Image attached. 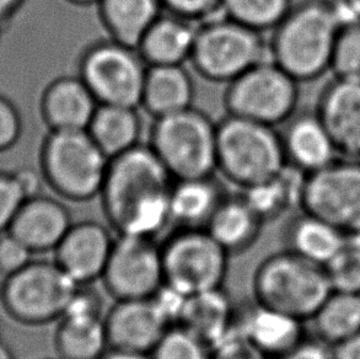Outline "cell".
Wrapping results in <instances>:
<instances>
[{
    "label": "cell",
    "mask_w": 360,
    "mask_h": 359,
    "mask_svg": "<svg viewBox=\"0 0 360 359\" xmlns=\"http://www.w3.org/2000/svg\"><path fill=\"white\" fill-rule=\"evenodd\" d=\"M59 359V358H58Z\"/></svg>",
    "instance_id": "cell-54"
},
{
    "label": "cell",
    "mask_w": 360,
    "mask_h": 359,
    "mask_svg": "<svg viewBox=\"0 0 360 359\" xmlns=\"http://www.w3.org/2000/svg\"><path fill=\"white\" fill-rule=\"evenodd\" d=\"M195 83L184 65H151L146 70L141 106L154 118L193 106Z\"/></svg>",
    "instance_id": "cell-23"
},
{
    "label": "cell",
    "mask_w": 360,
    "mask_h": 359,
    "mask_svg": "<svg viewBox=\"0 0 360 359\" xmlns=\"http://www.w3.org/2000/svg\"><path fill=\"white\" fill-rule=\"evenodd\" d=\"M59 359H100L110 348L105 316L64 315L54 332Z\"/></svg>",
    "instance_id": "cell-30"
},
{
    "label": "cell",
    "mask_w": 360,
    "mask_h": 359,
    "mask_svg": "<svg viewBox=\"0 0 360 359\" xmlns=\"http://www.w3.org/2000/svg\"><path fill=\"white\" fill-rule=\"evenodd\" d=\"M315 337L335 347L360 331V296L332 291L311 319Z\"/></svg>",
    "instance_id": "cell-31"
},
{
    "label": "cell",
    "mask_w": 360,
    "mask_h": 359,
    "mask_svg": "<svg viewBox=\"0 0 360 359\" xmlns=\"http://www.w3.org/2000/svg\"><path fill=\"white\" fill-rule=\"evenodd\" d=\"M64 315L103 316V296L89 284H80L69 301Z\"/></svg>",
    "instance_id": "cell-42"
},
{
    "label": "cell",
    "mask_w": 360,
    "mask_h": 359,
    "mask_svg": "<svg viewBox=\"0 0 360 359\" xmlns=\"http://www.w3.org/2000/svg\"><path fill=\"white\" fill-rule=\"evenodd\" d=\"M113 241L110 229L96 220L73 223L54 250V261L78 284H90L103 276Z\"/></svg>",
    "instance_id": "cell-14"
},
{
    "label": "cell",
    "mask_w": 360,
    "mask_h": 359,
    "mask_svg": "<svg viewBox=\"0 0 360 359\" xmlns=\"http://www.w3.org/2000/svg\"><path fill=\"white\" fill-rule=\"evenodd\" d=\"M331 72L337 78L360 80V20H348L337 37Z\"/></svg>",
    "instance_id": "cell-34"
},
{
    "label": "cell",
    "mask_w": 360,
    "mask_h": 359,
    "mask_svg": "<svg viewBox=\"0 0 360 359\" xmlns=\"http://www.w3.org/2000/svg\"><path fill=\"white\" fill-rule=\"evenodd\" d=\"M252 289L255 301L305 322L331 294L332 286L323 265L284 248L259 263Z\"/></svg>",
    "instance_id": "cell-3"
},
{
    "label": "cell",
    "mask_w": 360,
    "mask_h": 359,
    "mask_svg": "<svg viewBox=\"0 0 360 359\" xmlns=\"http://www.w3.org/2000/svg\"><path fill=\"white\" fill-rule=\"evenodd\" d=\"M283 240L284 248L323 266L347 243L345 234L304 210L288 220L283 230Z\"/></svg>",
    "instance_id": "cell-26"
},
{
    "label": "cell",
    "mask_w": 360,
    "mask_h": 359,
    "mask_svg": "<svg viewBox=\"0 0 360 359\" xmlns=\"http://www.w3.org/2000/svg\"><path fill=\"white\" fill-rule=\"evenodd\" d=\"M267 59L262 32L221 15L198 24L190 62L205 80L229 84Z\"/></svg>",
    "instance_id": "cell-7"
},
{
    "label": "cell",
    "mask_w": 360,
    "mask_h": 359,
    "mask_svg": "<svg viewBox=\"0 0 360 359\" xmlns=\"http://www.w3.org/2000/svg\"><path fill=\"white\" fill-rule=\"evenodd\" d=\"M264 223L243 194H228L205 229L231 256L252 248L261 237Z\"/></svg>",
    "instance_id": "cell-24"
},
{
    "label": "cell",
    "mask_w": 360,
    "mask_h": 359,
    "mask_svg": "<svg viewBox=\"0 0 360 359\" xmlns=\"http://www.w3.org/2000/svg\"><path fill=\"white\" fill-rule=\"evenodd\" d=\"M98 8L110 39L134 49L164 10L160 0H100Z\"/></svg>",
    "instance_id": "cell-28"
},
{
    "label": "cell",
    "mask_w": 360,
    "mask_h": 359,
    "mask_svg": "<svg viewBox=\"0 0 360 359\" xmlns=\"http://www.w3.org/2000/svg\"><path fill=\"white\" fill-rule=\"evenodd\" d=\"M210 359H271L240 332L236 325L210 347Z\"/></svg>",
    "instance_id": "cell-37"
},
{
    "label": "cell",
    "mask_w": 360,
    "mask_h": 359,
    "mask_svg": "<svg viewBox=\"0 0 360 359\" xmlns=\"http://www.w3.org/2000/svg\"><path fill=\"white\" fill-rule=\"evenodd\" d=\"M236 308L224 286L188 296L180 325L212 347L234 326Z\"/></svg>",
    "instance_id": "cell-25"
},
{
    "label": "cell",
    "mask_w": 360,
    "mask_h": 359,
    "mask_svg": "<svg viewBox=\"0 0 360 359\" xmlns=\"http://www.w3.org/2000/svg\"><path fill=\"white\" fill-rule=\"evenodd\" d=\"M146 70L138 49L113 39L94 42L79 57L78 75L98 105L141 106Z\"/></svg>",
    "instance_id": "cell-10"
},
{
    "label": "cell",
    "mask_w": 360,
    "mask_h": 359,
    "mask_svg": "<svg viewBox=\"0 0 360 359\" xmlns=\"http://www.w3.org/2000/svg\"><path fill=\"white\" fill-rule=\"evenodd\" d=\"M315 112L338 154L360 159V80L333 77L319 94Z\"/></svg>",
    "instance_id": "cell-15"
},
{
    "label": "cell",
    "mask_w": 360,
    "mask_h": 359,
    "mask_svg": "<svg viewBox=\"0 0 360 359\" xmlns=\"http://www.w3.org/2000/svg\"><path fill=\"white\" fill-rule=\"evenodd\" d=\"M79 286L54 260H32L22 270L5 277L0 301L15 320L25 325H44L63 316Z\"/></svg>",
    "instance_id": "cell-8"
},
{
    "label": "cell",
    "mask_w": 360,
    "mask_h": 359,
    "mask_svg": "<svg viewBox=\"0 0 360 359\" xmlns=\"http://www.w3.org/2000/svg\"><path fill=\"white\" fill-rule=\"evenodd\" d=\"M300 83L267 59L228 84L224 103L229 115L268 126L284 125L297 111Z\"/></svg>",
    "instance_id": "cell-11"
},
{
    "label": "cell",
    "mask_w": 360,
    "mask_h": 359,
    "mask_svg": "<svg viewBox=\"0 0 360 359\" xmlns=\"http://www.w3.org/2000/svg\"><path fill=\"white\" fill-rule=\"evenodd\" d=\"M34 251L9 232L0 234V275L11 276L32 261Z\"/></svg>",
    "instance_id": "cell-40"
},
{
    "label": "cell",
    "mask_w": 360,
    "mask_h": 359,
    "mask_svg": "<svg viewBox=\"0 0 360 359\" xmlns=\"http://www.w3.org/2000/svg\"><path fill=\"white\" fill-rule=\"evenodd\" d=\"M348 21L340 0H302L272 30L269 58L297 79L314 82L331 70L337 37Z\"/></svg>",
    "instance_id": "cell-2"
},
{
    "label": "cell",
    "mask_w": 360,
    "mask_h": 359,
    "mask_svg": "<svg viewBox=\"0 0 360 359\" xmlns=\"http://www.w3.org/2000/svg\"><path fill=\"white\" fill-rule=\"evenodd\" d=\"M26 194L14 172L0 171V234L8 232Z\"/></svg>",
    "instance_id": "cell-38"
},
{
    "label": "cell",
    "mask_w": 360,
    "mask_h": 359,
    "mask_svg": "<svg viewBox=\"0 0 360 359\" xmlns=\"http://www.w3.org/2000/svg\"><path fill=\"white\" fill-rule=\"evenodd\" d=\"M347 241L352 244V245H354L356 248H360V232L359 233L353 234L351 237H348V238H347Z\"/></svg>",
    "instance_id": "cell-50"
},
{
    "label": "cell",
    "mask_w": 360,
    "mask_h": 359,
    "mask_svg": "<svg viewBox=\"0 0 360 359\" xmlns=\"http://www.w3.org/2000/svg\"><path fill=\"white\" fill-rule=\"evenodd\" d=\"M349 20H360V0H340Z\"/></svg>",
    "instance_id": "cell-47"
},
{
    "label": "cell",
    "mask_w": 360,
    "mask_h": 359,
    "mask_svg": "<svg viewBox=\"0 0 360 359\" xmlns=\"http://www.w3.org/2000/svg\"><path fill=\"white\" fill-rule=\"evenodd\" d=\"M100 359H151L146 353H139L133 351L120 350L110 347Z\"/></svg>",
    "instance_id": "cell-45"
},
{
    "label": "cell",
    "mask_w": 360,
    "mask_h": 359,
    "mask_svg": "<svg viewBox=\"0 0 360 359\" xmlns=\"http://www.w3.org/2000/svg\"><path fill=\"white\" fill-rule=\"evenodd\" d=\"M162 8L195 24L223 14V0H160Z\"/></svg>",
    "instance_id": "cell-39"
},
{
    "label": "cell",
    "mask_w": 360,
    "mask_h": 359,
    "mask_svg": "<svg viewBox=\"0 0 360 359\" xmlns=\"http://www.w3.org/2000/svg\"><path fill=\"white\" fill-rule=\"evenodd\" d=\"M218 130L207 113L192 106L155 118L149 146L175 180L214 175Z\"/></svg>",
    "instance_id": "cell-6"
},
{
    "label": "cell",
    "mask_w": 360,
    "mask_h": 359,
    "mask_svg": "<svg viewBox=\"0 0 360 359\" xmlns=\"http://www.w3.org/2000/svg\"><path fill=\"white\" fill-rule=\"evenodd\" d=\"M158 309L170 326L180 324L188 296L175 286L164 283L151 296Z\"/></svg>",
    "instance_id": "cell-41"
},
{
    "label": "cell",
    "mask_w": 360,
    "mask_h": 359,
    "mask_svg": "<svg viewBox=\"0 0 360 359\" xmlns=\"http://www.w3.org/2000/svg\"><path fill=\"white\" fill-rule=\"evenodd\" d=\"M335 359H360V331L351 339L333 347Z\"/></svg>",
    "instance_id": "cell-44"
},
{
    "label": "cell",
    "mask_w": 360,
    "mask_h": 359,
    "mask_svg": "<svg viewBox=\"0 0 360 359\" xmlns=\"http://www.w3.org/2000/svg\"><path fill=\"white\" fill-rule=\"evenodd\" d=\"M0 359H16L13 350L1 341H0Z\"/></svg>",
    "instance_id": "cell-48"
},
{
    "label": "cell",
    "mask_w": 360,
    "mask_h": 359,
    "mask_svg": "<svg viewBox=\"0 0 360 359\" xmlns=\"http://www.w3.org/2000/svg\"><path fill=\"white\" fill-rule=\"evenodd\" d=\"M198 24L177 15L161 14L136 46L148 67L184 65L190 61Z\"/></svg>",
    "instance_id": "cell-21"
},
{
    "label": "cell",
    "mask_w": 360,
    "mask_h": 359,
    "mask_svg": "<svg viewBox=\"0 0 360 359\" xmlns=\"http://www.w3.org/2000/svg\"><path fill=\"white\" fill-rule=\"evenodd\" d=\"M149 355L151 359H210V346L177 324L166 330Z\"/></svg>",
    "instance_id": "cell-33"
},
{
    "label": "cell",
    "mask_w": 360,
    "mask_h": 359,
    "mask_svg": "<svg viewBox=\"0 0 360 359\" xmlns=\"http://www.w3.org/2000/svg\"><path fill=\"white\" fill-rule=\"evenodd\" d=\"M98 106L93 92L79 75L53 79L39 99L41 116L49 131L88 130Z\"/></svg>",
    "instance_id": "cell-18"
},
{
    "label": "cell",
    "mask_w": 360,
    "mask_h": 359,
    "mask_svg": "<svg viewBox=\"0 0 360 359\" xmlns=\"http://www.w3.org/2000/svg\"><path fill=\"white\" fill-rule=\"evenodd\" d=\"M174 182L149 144L111 159L100 192L110 228L117 235L158 238L171 224Z\"/></svg>",
    "instance_id": "cell-1"
},
{
    "label": "cell",
    "mask_w": 360,
    "mask_h": 359,
    "mask_svg": "<svg viewBox=\"0 0 360 359\" xmlns=\"http://www.w3.org/2000/svg\"><path fill=\"white\" fill-rule=\"evenodd\" d=\"M165 283L187 296L224 286L230 255L205 228H176L161 243Z\"/></svg>",
    "instance_id": "cell-9"
},
{
    "label": "cell",
    "mask_w": 360,
    "mask_h": 359,
    "mask_svg": "<svg viewBox=\"0 0 360 359\" xmlns=\"http://www.w3.org/2000/svg\"><path fill=\"white\" fill-rule=\"evenodd\" d=\"M26 0H0V24L10 19Z\"/></svg>",
    "instance_id": "cell-46"
},
{
    "label": "cell",
    "mask_w": 360,
    "mask_h": 359,
    "mask_svg": "<svg viewBox=\"0 0 360 359\" xmlns=\"http://www.w3.org/2000/svg\"><path fill=\"white\" fill-rule=\"evenodd\" d=\"M101 281L116 301L151 298L165 283L161 244L148 237L117 235Z\"/></svg>",
    "instance_id": "cell-13"
},
{
    "label": "cell",
    "mask_w": 360,
    "mask_h": 359,
    "mask_svg": "<svg viewBox=\"0 0 360 359\" xmlns=\"http://www.w3.org/2000/svg\"><path fill=\"white\" fill-rule=\"evenodd\" d=\"M65 1H68L70 4L73 5H80V6H88V5H98V1L100 0H65Z\"/></svg>",
    "instance_id": "cell-49"
},
{
    "label": "cell",
    "mask_w": 360,
    "mask_h": 359,
    "mask_svg": "<svg viewBox=\"0 0 360 359\" xmlns=\"http://www.w3.org/2000/svg\"><path fill=\"white\" fill-rule=\"evenodd\" d=\"M300 208L325 220L346 238L360 232V159L338 156L305 175Z\"/></svg>",
    "instance_id": "cell-12"
},
{
    "label": "cell",
    "mask_w": 360,
    "mask_h": 359,
    "mask_svg": "<svg viewBox=\"0 0 360 359\" xmlns=\"http://www.w3.org/2000/svg\"><path fill=\"white\" fill-rule=\"evenodd\" d=\"M110 160L86 130L49 131L39 148L46 184L72 202H88L100 196Z\"/></svg>",
    "instance_id": "cell-4"
},
{
    "label": "cell",
    "mask_w": 360,
    "mask_h": 359,
    "mask_svg": "<svg viewBox=\"0 0 360 359\" xmlns=\"http://www.w3.org/2000/svg\"><path fill=\"white\" fill-rule=\"evenodd\" d=\"M24 117L13 92H0V151L16 146L24 136Z\"/></svg>",
    "instance_id": "cell-36"
},
{
    "label": "cell",
    "mask_w": 360,
    "mask_h": 359,
    "mask_svg": "<svg viewBox=\"0 0 360 359\" xmlns=\"http://www.w3.org/2000/svg\"><path fill=\"white\" fill-rule=\"evenodd\" d=\"M73 223L60 201L39 194L25 201L8 232L34 253H47L56 250Z\"/></svg>",
    "instance_id": "cell-20"
},
{
    "label": "cell",
    "mask_w": 360,
    "mask_h": 359,
    "mask_svg": "<svg viewBox=\"0 0 360 359\" xmlns=\"http://www.w3.org/2000/svg\"><path fill=\"white\" fill-rule=\"evenodd\" d=\"M217 130L218 171L241 189L271 179L288 165L276 127L228 113Z\"/></svg>",
    "instance_id": "cell-5"
},
{
    "label": "cell",
    "mask_w": 360,
    "mask_h": 359,
    "mask_svg": "<svg viewBox=\"0 0 360 359\" xmlns=\"http://www.w3.org/2000/svg\"><path fill=\"white\" fill-rule=\"evenodd\" d=\"M305 175L288 164L278 175L243 189V197L264 222L279 218L300 207Z\"/></svg>",
    "instance_id": "cell-29"
},
{
    "label": "cell",
    "mask_w": 360,
    "mask_h": 359,
    "mask_svg": "<svg viewBox=\"0 0 360 359\" xmlns=\"http://www.w3.org/2000/svg\"><path fill=\"white\" fill-rule=\"evenodd\" d=\"M105 325L110 347L146 355L170 327L151 298L116 301Z\"/></svg>",
    "instance_id": "cell-16"
},
{
    "label": "cell",
    "mask_w": 360,
    "mask_h": 359,
    "mask_svg": "<svg viewBox=\"0 0 360 359\" xmlns=\"http://www.w3.org/2000/svg\"><path fill=\"white\" fill-rule=\"evenodd\" d=\"M0 332H1V331H0Z\"/></svg>",
    "instance_id": "cell-53"
},
{
    "label": "cell",
    "mask_w": 360,
    "mask_h": 359,
    "mask_svg": "<svg viewBox=\"0 0 360 359\" xmlns=\"http://www.w3.org/2000/svg\"><path fill=\"white\" fill-rule=\"evenodd\" d=\"M136 108L98 105L94 113L86 131L110 159L141 144L143 125Z\"/></svg>",
    "instance_id": "cell-27"
},
{
    "label": "cell",
    "mask_w": 360,
    "mask_h": 359,
    "mask_svg": "<svg viewBox=\"0 0 360 359\" xmlns=\"http://www.w3.org/2000/svg\"><path fill=\"white\" fill-rule=\"evenodd\" d=\"M228 194L214 175L175 180L170 199L176 228H205Z\"/></svg>",
    "instance_id": "cell-22"
},
{
    "label": "cell",
    "mask_w": 360,
    "mask_h": 359,
    "mask_svg": "<svg viewBox=\"0 0 360 359\" xmlns=\"http://www.w3.org/2000/svg\"><path fill=\"white\" fill-rule=\"evenodd\" d=\"M332 291H360V248L347 241L345 246L325 265Z\"/></svg>",
    "instance_id": "cell-35"
},
{
    "label": "cell",
    "mask_w": 360,
    "mask_h": 359,
    "mask_svg": "<svg viewBox=\"0 0 360 359\" xmlns=\"http://www.w3.org/2000/svg\"><path fill=\"white\" fill-rule=\"evenodd\" d=\"M3 284H4V282H0V301H1V294H3Z\"/></svg>",
    "instance_id": "cell-51"
},
{
    "label": "cell",
    "mask_w": 360,
    "mask_h": 359,
    "mask_svg": "<svg viewBox=\"0 0 360 359\" xmlns=\"http://www.w3.org/2000/svg\"><path fill=\"white\" fill-rule=\"evenodd\" d=\"M284 125L281 132L284 153L288 164L297 170L310 174L341 156L315 110L297 111Z\"/></svg>",
    "instance_id": "cell-19"
},
{
    "label": "cell",
    "mask_w": 360,
    "mask_h": 359,
    "mask_svg": "<svg viewBox=\"0 0 360 359\" xmlns=\"http://www.w3.org/2000/svg\"><path fill=\"white\" fill-rule=\"evenodd\" d=\"M235 325L258 350L271 359L287 353L307 335L304 321L255 301L236 308Z\"/></svg>",
    "instance_id": "cell-17"
},
{
    "label": "cell",
    "mask_w": 360,
    "mask_h": 359,
    "mask_svg": "<svg viewBox=\"0 0 360 359\" xmlns=\"http://www.w3.org/2000/svg\"><path fill=\"white\" fill-rule=\"evenodd\" d=\"M276 359H335L333 347L326 345L317 337H305L292 350Z\"/></svg>",
    "instance_id": "cell-43"
},
{
    "label": "cell",
    "mask_w": 360,
    "mask_h": 359,
    "mask_svg": "<svg viewBox=\"0 0 360 359\" xmlns=\"http://www.w3.org/2000/svg\"><path fill=\"white\" fill-rule=\"evenodd\" d=\"M292 0H223V14L258 32L272 31L292 8Z\"/></svg>",
    "instance_id": "cell-32"
},
{
    "label": "cell",
    "mask_w": 360,
    "mask_h": 359,
    "mask_svg": "<svg viewBox=\"0 0 360 359\" xmlns=\"http://www.w3.org/2000/svg\"><path fill=\"white\" fill-rule=\"evenodd\" d=\"M358 296H360V291H359V293H358Z\"/></svg>",
    "instance_id": "cell-52"
}]
</instances>
